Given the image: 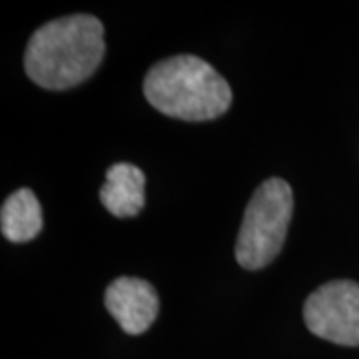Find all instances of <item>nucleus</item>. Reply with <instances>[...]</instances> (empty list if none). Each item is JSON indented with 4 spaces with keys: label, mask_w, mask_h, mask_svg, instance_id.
Segmentation results:
<instances>
[{
    "label": "nucleus",
    "mask_w": 359,
    "mask_h": 359,
    "mask_svg": "<svg viewBox=\"0 0 359 359\" xmlns=\"http://www.w3.org/2000/svg\"><path fill=\"white\" fill-rule=\"evenodd\" d=\"M104 52V26L96 16L74 14L50 20L28 40L26 74L46 90L72 88L96 72Z\"/></svg>",
    "instance_id": "1"
},
{
    "label": "nucleus",
    "mask_w": 359,
    "mask_h": 359,
    "mask_svg": "<svg viewBox=\"0 0 359 359\" xmlns=\"http://www.w3.org/2000/svg\"><path fill=\"white\" fill-rule=\"evenodd\" d=\"M144 96L158 112L186 122L214 120L231 106L228 80L192 54H178L152 66L144 78Z\"/></svg>",
    "instance_id": "2"
},
{
    "label": "nucleus",
    "mask_w": 359,
    "mask_h": 359,
    "mask_svg": "<svg viewBox=\"0 0 359 359\" xmlns=\"http://www.w3.org/2000/svg\"><path fill=\"white\" fill-rule=\"evenodd\" d=\"M294 214V192L282 178L257 186L245 208L236 242V259L245 269H262L282 252Z\"/></svg>",
    "instance_id": "3"
},
{
    "label": "nucleus",
    "mask_w": 359,
    "mask_h": 359,
    "mask_svg": "<svg viewBox=\"0 0 359 359\" xmlns=\"http://www.w3.org/2000/svg\"><path fill=\"white\" fill-rule=\"evenodd\" d=\"M308 330L337 346H359V283L335 280L323 283L304 306Z\"/></svg>",
    "instance_id": "4"
},
{
    "label": "nucleus",
    "mask_w": 359,
    "mask_h": 359,
    "mask_svg": "<svg viewBox=\"0 0 359 359\" xmlns=\"http://www.w3.org/2000/svg\"><path fill=\"white\" fill-rule=\"evenodd\" d=\"M104 304L130 335L144 334L160 311L156 290L142 278H116L104 294Z\"/></svg>",
    "instance_id": "5"
},
{
    "label": "nucleus",
    "mask_w": 359,
    "mask_h": 359,
    "mask_svg": "<svg viewBox=\"0 0 359 359\" xmlns=\"http://www.w3.org/2000/svg\"><path fill=\"white\" fill-rule=\"evenodd\" d=\"M146 176L134 164L120 162L110 166L106 174L100 202L116 218L138 216L146 204Z\"/></svg>",
    "instance_id": "6"
},
{
    "label": "nucleus",
    "mask_w": 359,
    "mask_h": 359,
    "mask_svg": "<svg viewBox=\"0 0 359 359\" xmlns=\"http://www.w3.org/2000/svg\"><path fill=\"white\" fill-rule=\"evenodd\" d=\"M0 228L2 236L14 244H25L39 236L42 230V208L32 190L20 188L4 200Z\"/></svg>",
    "instance_id": "7"
}]
</instances>
